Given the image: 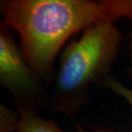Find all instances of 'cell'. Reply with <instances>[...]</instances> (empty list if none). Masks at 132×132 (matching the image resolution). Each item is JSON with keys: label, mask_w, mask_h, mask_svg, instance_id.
Wrapping results in <instances>:
<instances>
[{"label": "cell", "mask_w": 132, "mask_h": 132, "mask_svg": "<svg viewBox=\"0 0 132 132\" xmlns=\"http://www.w3.org/2000/svg\"><path fill=\"white\" fill-rule=\"evenodd\" d=\"M0 7L3 22L19 34L26 59L45 83L54 81L55 59L71 36L132 15V0H4Z\"/></svg>", "instance_id": "6da1fadb"}, {"label": "cell", "mask_w": 132, "mask_h": 132, "mask_svg": "<svg viewBox=\"0 0 132 132\" xmlns=\"http://www.w3.org/2000/svg\"><path fill=\"white\" fill-rule=\"evenodd\" d=\"M121 41L114 22H102L66 46L50 94L49 106L54 112L72 116L88 104L92 88L110 76Z\"/></svg>", "instance_id": "7a4b0ae2"}, {"label": "cell", "mask_w": 132, "mask_h": 132, "mask_svg": "<svg viewBox=\"0 0 132 132\" xmlns=\"http://www.w3.org/2000/svg\"><path fill=\"white\" fill-rule=\"evenodd\" d=\"M0 84L15 105L34 110L49 106L45 82L28 64L12 29L4 22L0 25Z\"/></svg>", "instance_id": "3957f363"}, {"label": "cell", "mask_w": 132, "mask_h": 132, "mask_svg": "<svg viewBox=\"0 0 132 132\" xmlns=\"http://www.w3.org/2000/svg\"><path fill=\"white\" fill-rule=\"evenodd\" d=\"M20 115L17 132H63L52 120H46L32 108L16 105Z\"/></svg>", "instance_id": "277c9868"}, {"label": "cell", "mask_w": 132, "mask_h": 132, "mask_svg": "<svg viewBox=\"0 0 132 132\" xmlns=\"http://www.w3.org/2000/svg\"><path fill=\"white\" fill-rule=\"evenodd\" d=\"M20 122L19 112H16L6 105L0 106V132H17Z\"/></svg>", "instance_id": "5b68a950"}, {"label": "cell", "mask_w": 132, "mask_h": 132, "mask_svg": "<svg viewBox=\"0 0 132 132\" xmlns=\"http://www.w3.org/2000/svg\"><path fill=\"white\" fill-rule=\"evenodd\" d=\"M102 86L105 88H108L115 94L122 96L126 101L129 102V104L132 107V90L130 88H126L122 83L119 82L117 79L109 76L102 83Z\"/></svg>", "instance_id": "8992f818"}, {"label": "cell", "mask_w": 132, "mask_h": 132, "mask_svg": "<svg viewBox=\"0 0 132 132\" xmlns=\"http://www.w3.org/2000/svg\"><path fill=\"white\" fill-rule=\"evenodd\" d=\"M76 129H77L78 132H87L85 130H84V129L81 128L80 125L76 126ZM94 132H112V131L109 130H94Z\"/></svg>", "instance_id": "52a82bcc"}, {"label": "cell", "mask_w": 132, "mask_h": 132, "mask_svg": "<svg viewBox=\"0 0 132 132\" xmlns=\"http://www.w3.org/2000/svg\"><path fill=\"white\" fill-rule=\"evenodd\" d=\"M130 21H131V24H132V15H131V16L129 18ZM130 57H131V59H132V32H131V34H130ZM130 76H131V78H132V68L130 70Z\"/></svg>", "instance_id": "ba28073f"}]
</instances>
